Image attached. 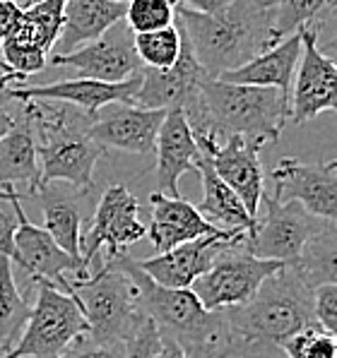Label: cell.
Returning <instances> with one entry per match:
<instances>
[{
	"instance_id": "obj_1",
	"label": "cell",
	"mask_w": 337,
	"mask_h": 358,
	"mask_svg": "<svg viewBox=\"0 0 337 358\" xmlns=\"http://www.w3.org/2000/svg\"><path fill=\"white\" fill-rule=\"evenodd\" d=\"M195 140H224L241 135L253 147L277 142L291 118L289 99L275 87L234 85L205 75L198 94L184 108Z\"/></svg>"
},
{
	"instance_id": "obj_2",
	"label": "cell",
	"mask_w": 337,
	"mask_h": 358,
	"mask_svg": "<svg viewBox=\"0 0 337 358\" xmlns=\"http://www.w3.org/2000/svg\"><path fill=\"white\" fill-rule=\"evenodd\" d=\"M234 358H287L282 341L308 324L313 315V286L287 264L270 274L246 303L224 310Z\"/></svg>"
},
{
	"instance_id": "obj_3",
	"label": "cell",
	"mask_w": 337,
	"mask_h": 358,
	"mask_svg": "<svg viewBox=\"0 0 337 358\" xmlns=\"http://www.w3.org/2000/svg\"><path fill=\"white\" fill-rule=\"evenodd\" d=\"M176 20L209 77L241 68L277 43L273 0H229L219 13H198L179 3Z\"/></svg>"
},
{
	"instance_id": "obj_4",
	"label": "cell",
	"mask_w": 337,
	"mask_h": 358,
	"mask_svg": "<svg viewBox=\"0 0 337 358\" xmlns=\"http://www.w3.org/2000/svg\"><path fill=\"white\" fill-rule=\"evenodd\" d=\"M106 257H111L137 286L140 306L154 322L159 337L176 341L186 358H234L224 310H207L193 289H167L157 284L125 252Z\"/></svg>"
},
{
	"instance_id": "obj_5",
	"label": "cell",
	"mask_w": 337,
	"mask_h": 358,
	"mask_svg": "<svg viewBox=\"0 0 337 358\" xmlns=\"http://www.w3.org/2000/svg\"><path fill=\"white\" fill-rule=\"evenodd\" d=\"M22 108L36 130L41 185L63 180L77 190H92L94 166L106 150L87 130L90 113L53 99H27Z\"/></svg>"
},
{
	"instance_id": "obj_6",
	"label": "cell",
	"mask_w": 337,
	"mask_h": 358,
	"mask_svg": "<svg viewBox=\"0 0 337 358\" xmlns=\"http://www.w3.org/2000/svg\"><path fill=\"white\" fill-rule=\"evenodd\" d=\"M87 320V334L99 341H128L145 324L137 286L111 257L87 279H68Z\"/></svg>"
},
{
	"instance_id": "obj_7",
	"label": "cell",
	"mask_w": 337,
	"mask_h": 358,
	"mask_svg": "<svg viewBox=\"0 0 337 358\" xmlns=\"http://www.w3.org/2000/svg\"><path fill=\"white\" fill-rule=\"evenodd\" d=\"M36 301L18 344L0 358H58L73 341L87 332L85 313L75 294L39 279Z\"/></svg>"
},
{
	"instance_id": "obj_8",
	"label": "cell",
	"mask_w": 337,
	"mask_h": 358,
	"mask_svg": "<svg viewBox=\"0 0 337 358\" xmlns=\"http://www.w3.org/2000/svg\"><path fill=\"white\" fill-rule=\"evenodd\" d=\"M261 207L265 214L256 219V229L244 238V248L263 260H277L296 264L303 245L318 234L328 222L313 217L296 200L282 202L270 192H263Z\"/></svg>"
},
{
	"instance_id": "obj_9",
	"label": "cell",
	"mask_w": 337,
	"mask_h": 358,
	"mask_svg": "<svg viewBox=\"0 0 337 358\" xmlns=\"http://www.w3.org/2000/svg\"><path fill=\"white\" fill-rule=\"evenodd\" d=\"M287 267L277 260H263L246 250L244 243L229 245L209 264V269L191 286L207 310H226L246 303L270 274Z\"/></svg>"
},
{
	"instance_id": "obj_10",
	"label": "cell",
	"mask_w": 337,
	"mask_h": 358,
	"mask_svg": "<svg viewBox=\"0 0 337 358\" xmlns=\"http://www.w3.org/2000/svg\"><path fill=\"white\" fill-rule=\"evenodd\" d=\"M147 236V227L140 222V202L125 185H111L104 190L92 227L80 241V257L92 267L97 252L106 250L109 255L125 252L130 245Z\"/></svg>"
},
{
	"instance_id": "obj_11",
	"label": "cell",
	"mask_w": 337,
	"mask_h": 358,
	"mask_svg": "<svg viewBox=\"0 0 337 358\" xmlns=\"http://www.w3.org/2000/svg\"><path fill=\"white\" fill-rule=\"evenodd\" d=\"M51 65H65L80 73V77H92L102 82H123L142 73V60L135 51V31L128 22L121 20L109 27L99 38L75 48L65 56H51Z\"/></svg>"
},
{
	"instance_id": "obj_12",
	"label": "cell",
	"mask_w": 337,
	"mask_h": 358,
	"mask_svg": "<svg viewBox=\"0 0 337 358\" xmlns=\"http://www.w3.org/2000/svg\"><path fill=\"white\" fill-rule=\"evenodd\" d=\"M18 214H20V227L18 234H15L18 257H15L13 264H20L29 274L32 282L43 279V282L58 286L60 291L73 296V286H70L68 279L90 277L92 272L87 269V264L82 262V257L65 252L43 227H36V224L29 222L25 207H22V197L18 205Z\"/></svg>"
},
{
	"instance_id": "obj_13",
	"label": "cell",
	"mask_w": 337,
	"mask_h": 358,
	"mask_svg": "<svg viewBox=\"0 0 337 358\" xmlns=\"http://www.w3.org/2000/svg\"><path fill=\"white\" fill-rule=\"evenodd\" d=\"M301 34V58L291 85L289 108L294 123H306L320 113H337V60L318 48L313 27Z\"/></svg>"
},
{
	"instance_id": "obj_14",
	"label": "cell",
	"mask_w": 337,
	"mask_h": 358,
	"mask_svg": "<svg viewBox=\"0 0 337 358\" xmlns=\"http://www.w3.org/2000/svg\"><path fill=\"white\" fill-rule=\"evenodd\" d=\"M164 115V108H142L137 103L114 101L90 115L87 130L104 150L154 154Z\"/></svg>"
},
{
	"instance_id": "obj_15",
	"label": "cell",
	"mask_w": 337,
	"mask_h": 358,
	"mask_svg": "<svg viewBox=\"0 0 337 358\" xmlns=\"http://www.w3.org/2000/svg\"><path fill=\"white\" fill-rule=\"evenodd\" d=\"M246 234L244 231H229L219 229L217 234L202 236V238L188 241L167 252H157L150 260H140V269L152 277L157 284L167 286V289H191L195 279L209 269L214 257L229 245L244 243Z\"/></svg>"
},
{
	"instance_id": "obj_16",
	"label": "cell",
	"mask_w": 337,
	"mask_h": 358,
	"mask_svg": "<svg viewBox=\"0 0 337 358\" xmlns=\"http://www.w3.org/2000/svg\"><path fill=\"white\" fill-rule=\"evenodd\" d=\"M273 197L287 202L296 200L313 217L337 224V176L328 164H306L294 157H284L273 169Z\"/></svg>"
},
{
	"instance_id": "obj_17",
	"label": "cell",
	"mask_w": 337,
	"mask_h": 358,
	"mask_svg": "<svg viewBox=\"0 0 337 358\" xmlns=\"http://www.w3.org/2000/svg\"><path fill=\"white\" fill-rule=\"evenodd\" d=\"M198 147L205 154L207 162L212 164V169L217 171L219 178L241 197L248 214L253 219H258V209H261V200L265 192L263 164L258 159L261 150L253 147L241 135L229 137L222 145H217L212 140H200Z\"/></svg>"
},
{
	"instance_id": "obj_18",
	"label": "cell",
	"mask_w": 337,
	"mask_h": 358,
	"mask_svg": "<svg viewBox=\"0 0 337 358\" xmlns=\"http://www.w3.org/2000/svg\"><path fill=\"white\" fill-rule=\"evenodd\" d=\"M142 85V73L123 82H102L92 77H75V80H60L51 85L36 87H8L3 96L15 99V101H27V99H53V101H65L70 106L80 108L85 113H97L102 106L114 101L135 103V96Z\"/></svg>"
},
{
	"instance_id": "obj_19",
	"label": "cell",
	"mask_w": 337,
	"mask_h": 358,
	"mask_svg": "<svg viewBox=\"0 0 337 358\" xmlns=\"http://www.w3.org/2000/svg\"><path fill=\"white\" fill-rule=\"evenodd\" d=\"M179 22V20H176ZM181 27V22H179ZM207 73L202 65L198 63L195 53L191 48L184 27H181V56L171 68L167 70H154L142 68V85L135 96V103L142 108H181L184 111L186 103L198 94L202 77Z\"/></svg>"
},
{
	"instance_id": "obj_20",
	"label": "cell",
	"mask_w": 337,
	"mask_h": 358,
	"mask_svg": "<svg viewBox=\"0 0 337 358\" xmlns=\"http://www.w3.org/2000/svg\"><path fill=\"white\" fill-rule=\"evenodd\" d=\"M154 154H157V192L181 197V178L191 171L198 173V162H200V147L181 108H169L164 115Z\"/></svg>"
},
{
	"instance_id": "obj_21",
	"label": "cell",
	"mask_w": 337,
	"mask_h": 358,
	"mask_svg": "<svg viewBox=\"0 0 337 358\" xmlns=\"http://www.w3.org/2000/svg\"><path fill=\"white\" fill-rule=\"evenodd\" d=\"M150 207L152 217L147 227V238L152 241L157 252H167L181 243L219 231L198 212L195 205H191L184 197H169L154 190L150 195Z\"/></svg>"
},
{
	"instance_id": "obj_22",
	"label": "cell",
	"mask_w": 337,
	"mask_h": 358,
	"mask_svg": "<svg viewBox=\"0 0 337 358\" xmlns=\"http://www.w3.org/2000/svg\"><path fill=\"white\" fill-rule=\"evenodd\" d=\"M22 103V101H20ZM22 185L20 195H34L41 188L36 130L25 108L15 115V125L0 140V188Z\"/></svg>"
},
{
	"instance_id": "obj_23",
	"label": "cell",
	"mask_w": 337,
	"mask_h": 358,
	"mask_svg": "<svg viewBox=\"0 0 337 358\" xmlns=\"http://www.w3.org/2000/svg\"><path fill=\"white\" fill-rule=\"evenodd\" d=\"M85 192L77 190L70 183L53 180V183L41 185L34 195L43 214V229L53 236V241L63 248L65 252L80 257V241H82V200Z\"/></svg>"
},
{
	"instance_id": "obj_24",
	"label": "cell",
	"mask_w": 337,
	"mask_h": 358,
	"mask_svg": "<svg viewBox=\"0 0 337 358\" xmlns=\"http://www.w3.org/2000/svg\"><path fill=\"white\" fill-rule=\"evenodd\" d=\"M301 58V34H291L282 38L280 43L270 46L261 56L248 60L246 65L229 73L219 75V80L234 82V85H256V87H275L287 99L291 96L296 65Z\"/></svg>"
},
{
	"instance_id": "obj_25",
	"label": "cell",
	"mask_w": 337,
	"mask_h": 358,
	"mask_svg": "<svg viewBox=\"0 0 337 358\" xmlns=\"http://www.w3.org/2000/svg\"><path fill=\"white\" fill-rule=\"evenodd\" d=\"M125 17V3L118 0H68L65 3L63 29L51 56H65L75 48L94 41Z\"/></svg>"
},
{
	"instance_id": "obj_26",
	"label": "cell",
	"mask_w": 337,
	"mask_h": 358,
	"mask_svg": "<svg viewBox=\"0 0 337 358\" xmlns=\"http://www.w3.org/2000/svg\"><path fill=\"white\" fill-rule=\"evenodd\" d=\"M198 176H200L202 190H205L202 202L198 205V212L217 229L244 231L246 236L253 234L256 219L248 214L241 197L219 178L217 171L212 169V164L207 162L202 152H200V162H198Z\"/></svg>"
},
{
	"instance_id": "obj_27",
	"label": "cell",
	"mask_w": 337,
	"mask_h": 358,
	"mask_svg": "<svg viewBox=\"0 0 337 358\" xmlns=\"http://www.w3.org/2000/svg\"><path fill=\"white\" fill-rule=\"evenodd\" d=\"M32 306L22 296L10 257L0 255V356H5L22 337Z\"/></svg>"
},
{
	"instance_id": "obj_28",
	"label": "cell",
	"mask_w": 337,
	"mask_h": 358,
	"mask_svg": "<svg viewBox=\"0 0 337 358\" xmlns=\"http://www.w3.org/2000/svg\"><path fill=\"white\" fill-rule=\"evenodd\" d=\"M294 267L313 289L320 284H337V224H325L303 245Z\"/></svg>"
},
{
	"instance_id": "obj_29",
	"label": "cell",
	"mask_w": 337,
	"mask_h": 358,
	"mask_svg": "<svg viewBox=\"0 0 337 358\" xmlns=\"http://www.w3.org/2000/svg\"><path fill=\"white\" fill-rule=\"evenodd\" d=\"M65 3H68V0H43L36 8L27 10V13L22 15L18 31L10 34L8 38L27 41L51 56L53 46H56V41L60 36V29H63Z\"/></svg>"
},
{
	"instance_id": "obj_30",
	"label": "cell",
	"mask_w": 337,
	"mask_h": 358,
	"mask_svg": "<svg viewBox=\"0 0 337 358\" xmlns=\"http://www.w3.org/2000/svg\"><path fill=\"white\" fill-rule=\"evenodd\" d=\"M135 51L145 68L167 70L181 56V27L174 22L171 27L135 34Z\"/></svg>"
},
{
	"instance_id": "obj_31",
	"label": "cell",
	"mask_w": 337,
	"mask_h": 358,
	"mask_svg": "<svg viewBox=\"0 0 337 358\" xmlns=\"http://www.w3.org/2000/svg\"><path fill=\"white\" fill-rule=\"evenodd\" d=\"M333 0H273L275 15V41L299 34L301 29L311 27Z\"/></svg>"
},
{
	"instance_id": "obj_32",
	"label": "cell",
	"mask_w": 337,
	"mask_h": 358,
	"mask_svg": "<svg viewBox=\"0 0 337 358\" xmlns=\"http://www.w3.org/2000/svg\"><path fill=\"white\" fill-rule=\"evenodd\" d=\"M123 20L135 34L164 29L176 22V0H128Z\"/></svg>"
},
{
	"instance_id": "obj_33",
	"label": "cell",
	"mask_w": 337,
	"mask_h": 358,
	"mask_svg": "<svg viewBox=\"0 0 337 358\" xmlns=\"http://www.w3.org/2000/svg\"><path fill=\"white\" fill-rule=\"evenodd\" d=\"M282 351L287 358H337V339L318 324H308L282 341Z\"/></svg>"
},
{
	"instance_id": "obj_34",
	"label": "cell",
	"mask_w": 337,
	"mask_h": 358,
	"mask_svg": "<svg viewBox=\"0 0 337 358\" xmlns=\"http://www.w3.org/2000/svg\"><path fill=\"white\" fill-rule=\"evenodd\" d=\"M0 60H3L13 73H18L27 80L29 75H36L46 68L48 53H43L41 48L32 46V43H27V41H20V38H3Z\"/></svg>"
},
{
	"instance_id": "obj_35",
	"label": "cell",
	"mask_w": 337,
	"mask_h": 358,
	"mask_svg": "<svg viewBox=\"0 0 337 358\" xmlns=\"http://www.w3.org/2000/svg\"><path fill=\"white\" fill-rule=\"evenodd\" d=\"M5 195H0V255L10 257L15 262L18 257V250H15V234H18L20 227V214H18V205H20V192L13 185H5Z\"/></svg>"
},
{
	"instance_id": "obj_36",
	"label": "cell",
	"mask_w": 337,
	"mask_h": 358,
	"mask_svg": "<svg viewBox=\"0 0 337 358\" xmlns=\"http://www.w3.org/2000/svg\"><path fill=\"white\" fill-rule=\"evenodd\" d=\"M58 358H125V341H99L82 332Z\"/></svg>"
},
{
	"instance_id": "obj_37",
	"label": "cell",
	"mask_w": 337,
	"mask_h": 358,
	"mask_svg": "<svg viewBox=\"0 0 337 358\" xmlns=\"http://www.w3.org/2000/svg\"><path fill=\"white\" fill-rule=\"evenodd\" d=\"M313 315L318 327L337 339V284H320L313 289Z\"/></svg>"
},
{
	"instance_id": "obj_38",
	"label": "cell",
	"mask_w": 337,
	"mask_h": 358,
	"mask_svg": "<svg viewBox=\"0 0 337 358\" xmlns=\"http://www.w3.org/2000/svg\"><path fill=\"white\" fill-rule=\"evenodd\" d=\"M159 349H162V337H159L154 322L147 317L135 337L125 344V358H154Z\"/></svg>"
},
{
	"instance_id": "obj_39",
	"label": "cell",
	"mask_w": 337,
	"mask_h": 358,
	"mask_svg": "<svg viewBox=\"0 0 337 358\" xmlns=\"http://www.w3.org/2000/svg\"><path fill=\"white\" fill-rule=\"evenodd\" d=\"M311 27H313V31H316L320 51L337 53V0L330 3V8L325 10Z\"/></svg>"
},
{
	"instance_id": "obj_40",
	"label": "cell",
	"mask_w": 337,
	"mask_h": 358,
	"mask_svg": "<svg viewBox=\"0 0 337 358\" xmlns=\"http://www.w3.org/2000/svg\"><path fill=\"white\" fill-rule=\"evenodd\" d=\"M22 15H25V10H20L13 0H0V31H3V38L18 31Z\"/></svg>"
},
{
	"instance_id": "obj_41",
	"label": "cell",
	"mask_w": 337,
	"mask_h": 358,
	"mask_svg": "<svg viewBox=\"0 0 337 358\" xmlns=\"http://www.w3.org/2000/svg\"><path fill=\"white\" fill-rule=\"evenodd\" d=\"M186 8L198 10V13H219L229 0H179Z\"/></svg>"
},
{
	"instance_id": "obj_42",
	"label": "cell",
	"mask_w": 337,
	"mask_h": 358,
	"mask_svg": "<svg viewBox=\"0 0 337 358\" xmlns=\"http://www.w3.org/2000/svg\"><path fill=\"white\" fill-rule=\"evenodd\" d=\"M154 358H186V354H184V349L176 344V341L162 339V349L157 351V356H154Z\"/></svg>"
},
{
	"instance_id": "obj_43",
	"label": "cell",
	"mask_w": 337,
	"mask_h": 358,
	"mask_svg": "<svg viewBox=\"0 0 337 358\" xmlns=\"http://www.w3.org/2000/svg\"><path fill=\"white\" fill-rule=\"evenodd\" d=\"M22 80H25V77L18 75V73H13V70H10L8 65L3 63V60H0V96H3V92L8 90L13 82H22Z\"/></svg>"
},
{
	"instance_id": "obj_44",
	"label": "cell",
	"mask_w": 337,
	"mask_h": 358,
	"mask_svg": "<svg viewBox=\"0 0 337 358\" xmlns=\"http://www.w3.org/2000/svg\"><path fill=\"white\" fill-rule=\"evenodd\" d=\"M15 125V115L8 111V108L0 103V140H3L5 135H8V130Z\"/></svg>"
},
{
	"instance_id": "obj_45",
	"label": "cell",
	"mask_w": 337,
	"mask_h": 358,
	"mask_svg": "<svg viewBox=\"0 0 337 358\" xmlns=\"http://www.w3.org/2000/svg\"><path fill=\"white\" fill-rule=\"evenodd\" d=\"M13 3H15V5H18V8H20V10H25V13H27V10L36 8V5H39V3H43V0H13Z\"/></svg>"
},
{
	"instance_id": "obj_46",
	"label": "cell",
	"mask_w": 337,
	"mask_h": 358,
	"mask_svg": "<svg viewBox=\"0 0 337 358\" xmlns=\"http://www.w3.org/2000/svg\"><path fill=\"white\" fill-rule=\"evenodd\" d=\"M328 166H330V169H333V171H335V176H337V159H333V162H330V164H328Z\"/></svg>"
},
{
	"instance_id": "obj_47",
	"label": "cell",
	"mask_w": 337,
	"mask_h": 358,
	"mask_svg": "<svg viewBox=\"0 0 337 358\" xmlns=\"http://www.w3.org/2000/svg\"><path fill=\"white\" fill-rule=\"evenodd\" d=\"M0 46H3V31H0Z\"/></svg>"
},
{
	"instance_id": "obj_48",
	"label": "cell",
	"mask_w": 337,
	"mask_h": 358,
	"mask_svg": "<svg viewBox=\"0 0 337 358\" xmlns=\"http://www.w3.org/2000/svg\"><path fill=\"white\" fill-rule=\"evenodd\" d=\"M0 195H5V190H3V188H0Z\"/></svg>"
},
{
	"instance_id": "obj_49",
	"label": "cell",
	"mask_w": 337,
	"mask_h": 358,
	"mask_svg": "<svg viewBox=\"0 0 337 358\" xmlns=\"http://www.w3.org/2000/svg\"><path fill=\"white\" fill-rule=\"evenodd\" d=\"M118 3H128V0H118Z\"/></svg>"
}]
</instances>
